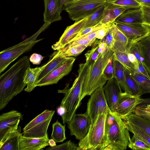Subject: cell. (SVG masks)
<instances>
[{
  "instance_id": "2e32d148",
  "label": "cell",
  "mask_w": 150,
  "mask_h": 150,
  "mask_svg": "<svg viewBox=\"0 0 150 150\" xmlns=\"http://www.w3.org/2000/svg\"><path fill=\"white\" fill-rule=\"evenodd\" d=\"M104 94L110 109L115 112L118 97L122 92L121 87L115 78L108 80L103 87Z\"/></svg>"
},
{
  "instance_id": "f6af8a7d",
  "label": "cell",
  "mask_w": 150,
  "mask_h": 150,
  "mask_svg": "<svg viewBox=\"0 0 150 150\" xmlns=\"http://www.w3.org/2000/svg\"><path fill=\"white\" fill-rule=\"evenodd\" d=\"M141 8L143 15V24L150 27V7L141 6Z\"/></svg>"
},
{
  "instance_id": "f35d334b",
  "label": "cell",
  "mask_w": 150,
  "mask_h": 150,
  "mask_svg": "<svg viewBox=\"0 0 150 150\" xmlns=\"http://www.w3.org/2000/svg\"><path fill=\"white\" fill-rule=\"evenodd\" d=\"M47 150H80L77 144L69 140L60 145L53 147L50 146L46 149Z\"/></svg>"
},
{
  "instance_id": "4dcf8cb0",
  "label": "cell",
  "mask_w": 150,
  "mask_h": 150,
  "mask_svg": "<svg viewBox=\"0 0 150 150\" xmlns=\"http://www.w3.org/2000/svg\"><path fill=\"white\" fill-rule=\"evenodd\" d=\"M106 3L115 5L126 10L139 8L141 5L135 0H106Z\"/></svg>"
},
{
  "instance_id": "db71d44e",
  "label": "cell",
  "mask_w": 150,
  "mask_h": 150,
  "mask_svg": "<svg viewBox=\"0 0 150 150\" xmlns=\"http://www.w3.org/2000/svg\"><path fill=\"white\" fill-rule=\"evenodd\" d=\"M57 111L58 114L61 116H62L65 112V110L64 108L60 106L57 108Z\"/></svg>"
},
{
  "instance_id": "ba28073f",
  "label": "cell",
  "mask_w": 150,
  "mask_h": 150,
  "mask_svg": "<svg viewBox=\"0 0 150 150\" xmlns=\"http://www.w3.org/2000/svg\"><path fill=\"white\" fill-rule=\"evenodd\" d=\"M55 110H45L23 128V136L28 137H48L47 130Z\"/></svg>"
},
{
  "instance_id": "681fc988",
  "label": "cell",
  "mask_w": 150,
  "mask_h": 150,
  "mask_svg": "<svg viewBox=\"0 0 150 150\" xmlns=\"http://www.w3.org/2000/svg\"><path fill=\"white\" fill-rule=\"evenodd\" d=\"M96 31L97 30L90 33L86 35H85L82 37L80 38H84L90 41L95 42V40L96 39Z\"/></svg>"
},
{
  "instance_id": "9f6ffc18",
  "label": "cell",
  "mask_w": 150,
  "mask_h": 150,
  "mask_svg": "<svg viewBox=\"0 0 150 150\" xmlns=\"http://www.w3.org/2000/svg\"><path fill=\"white\" fill-rule=\"evenodd\" d=\"M63 3L64 4L67 2L69 1L73 0H61Z\"/></svg>"
},
{
  "instance_id": "e0dca14e",
  "label": "cell",
  "mask_w": 150,
  "mask_h": 150,
  "mask_svg": "<svg viewBox=\"0 0 150 150\" xmlns=\"http://www.w3.org/2000/svg\"><path fill=\"white\" fill-rule=\"evenodd\" d=\"M45 10L44 22L50 23L61 20V14L63 10V4L61 0H43Z\"/></svg>"
},
{
  "instance_id": "7dc6e473",
  "label": "cell",
  "mask_w": 150,
  "mask_h": 150,
  "mask_svg": "<svg viewBox=\"0 0 150 150\" xmlns=\"http://www.w3.org/2000/svg\"><path fill=\"white\" fill-rule=\"evenodd\" d=\"M43 57L40 54L34 53L30 57L29 60L33 64L39 65L43 59Z\"/></svg>"
},
{
  "instance_id": "11a10c76",
  "label": "cell",
  "mask_w": 150,
  "mask_h": 150,
  "mask_svg": "<svg viewBox=\"0 0 150 150\" xmlns=\"http://www.w3.org/2000/svg\"><path fill=\"white\" fill-rule=\"evenodd\" d=\"M49 145L50 146L53 147L56 145V142L52 139H49L48 141Z\"/></svg>"
},
{
  "instance_id": "7a4b0ae2",
  "label": "cell",
  "mask_w": 150,
  "mask_h": 150,
  "mask_svg": "<svg viewBox=\"0 0 150 150\" xmlns=\"http://www.w3.org/2000/svg\"><path fill=\"white\" fill-rule=\"evenodd\" d=\"M79 67L78 76L72 86L69 88L68 84L63 90L58 91V93L64 95L60 105L65 110L64 114L61 116L63 124L67 123L74 118L76 110L81 104L82 86L88 66L86 62L80 64Z\"/></svg>"
},
{
  "instance_id": "e575fe53",
  "label": "cell",
  "mask_w": 150,
  "mask_h": 150,
  "mask_svg": "<svg viewBox=\"0 0 150 150\" xmlns=\"http://www.w3.org/2000/svg\"><path fill=\"white\" fill-rule=\"evenodd\" d=\"M130 73L141 88L143 94L150 93V79L136 72Z\"/></svg>"
},
{
  "instance_id": "d6a6232c",
  "label": "cell",
  "mask_w": 150,
  "mask_h": 150,
  "mask_svg": "<svg viewBox=\"0 0 150 150\" xmlns=\"http://www.w3.org/2000/svg\"><path fill=\"white\" fill-rule=\"evenodd\" d=\"M129 131L135 134L150 146V136L141 129L125 121Z\"/></svg>"
},
{
  "instance_id": "b9f144b4",
  "label": "cell",
  "mask_w": 150,
  "mask_h": 150,
  "mask_svg": "<svg viewBox=\"0 0 150 150\" xmlns=\"http://www.w3.org/2000/svg\"><path fill=\"white\" fill-rule=\"evenodd\" d=\"M113 56L114 54L110 58L109 61L103 71V77L107 81L113 77Z\"/></svg>"
},
{
  "instance_id": "6da1fadb",
  "label": "cell",
  "mask_w": 150,
  "mask_h": 150,
  "mask_svg": "<svg viewBox=\"0 0 150 150\" xmlns=\"http://www.w3.org/2000/svg\"><path fill=\"white\" fill-rule=\"evenodd\" d=\"M30 67L29 58L24 56L0 76V110L21 92L26 85L24 78L27 69Z\"/></svg>"
},
{
  "instance_id": "ee69618b",
  "label": "cell",
  "mask_w": 150,
  "mask_h": 150,
  "mask_svg": "<svg viewBox=\"0 0 150 150\" xmlns=\"http://www.w3.org/2000/svg\"><path fill=\"white\" fill-rule=\"evenodd\" d=\"M129 53L133 54L138 61L140 63H142L143 59L136 42L131 44L129 49Z\"/></svg>"
},
{
  "instance_id": "ac0fdd59",
  "label": "cell",
  "mask_w": 150,
  "mask_h": 150,
  "mask_svg": "<svg viewBox=\"0 0 150 150\" xmlns=\"http://www.w3.org/2000/svg\"><path fill=\"white\" fill-rule=\"evenodd\" d=\"M48 137L42 138L25 137L19 138V150H40L49 145Z\"/></svg>"
},
{
  "instance_id": "f546056e",
  "label": "cell",
  "mask_w": 150,
  "mask_h": 150,
  "mask_svg": "<svg viewBox=\"0 0 150 150\" xmlns=\"http://www.w3.org/2000/svg\"><path fill=\"white\" fill-rule=\"evenodd\" d=\"M107 5L108 6L107 11L105 18L108 22L111 23L114 22L117 18L127 10L118 6Z\"/></svg>"
},
{
  "instance_id": "c3c4849f",
  "label": "cell",
  "mask_w": 150,
  "mask_h": 150,
  "mask_svg": "<svg viewBox=\"0 0 150 150\" xmlns=\"http://www.w3.org/2000/svg\"><path fill=\"white\" fill-rule=\"evenodd\" d=\"M134 72L141 74L146 77L150 79V76L142 63L139 62L138 67Z\"/></svg>"
},
{
  "instance_id": "d4e9b609",
  "label": "cell",
  "mask_w": 150,
  "mask_h": 150,
  "mask_svg": "<svg viewBox=\"0 0 150 150\" xmlns=\"http://www.w3.org/2000/svg\"><path fill=\"white\" fill-rule=\"evenodd\" d=\"M122 119L141 129L150 136V119L137 115L134 112Z\"/></svg>"
},
{
  "instance_id": "30bf717a",
  "label": "cell",
  "mask_w": 150,
  "mask_h": 150,
  "mask_svg": "<svg viewBox=\"0 0 150 150\" xmlns=\"http://www.w3.org/2000/svg\"><path fill=\"white\" fill-rule=\"evenodd\" d=\"M112 23L125 36L130 44L150 35V27L143 24H126L116 21Z\"/></svg>"
},
{
  "instance_id": "603a6c76",
  "label": "cell",
  "mask_w": 150,
  "mask_h": 150,
  "mask_svg": "<svg viewBox=\"0 0 150 150\" xmlns=\"http://www.w3.org/2000/svg\"><path fill=\"white\" fill-rule=\"evenodd\" d=\"M140 51L142 64L150 76V35L136 42Z\"/></svg>"
},
{
  "instance_id": "cb8c5ba5",
  "label": "cell",
  "mask_w": 150,
  "mask_h": 150,
  "mask_svg": "<svg viewBox=\"0 0 150 150\" xmlns=\"http://www.w3.org/2000/svg\"><path fill=\"white\" fill-rule=\"evenodd\" d=\"M45 64L42 66L36 67L35 68L29 67L27 69L24 78V81L26 84L27 87L24 90L30 92L35 87V85L38 77L42 71L45 67Z\"/></svg>"
},
{
  "instance_id": "bcb514c9",
  "label": "cell",
  "mask_w": 150,
  "mask_h": 150,
  "mask_svg": "<svg viewBox=\"0 0 150 150\" xmlns=\"http://www.w3.org/2000/svg\"><path fill=\"white\" fill-rule=\"evenodd\" d=\"M112 25V23L108 24L96 31V38L102 39L106 35Z\"/></svg>"
},
{
  "instance_id": "3957f363",
  "label": "cell",
  "mask_w": 150,
  "mask_h": 150,
  "mask_svg": "<svg viewBox=\"0 0 150 150\" xmlns=\"http://www.w3.org/2000/svg\"><path fill=\"white\" fill-rule=\"evenodd\" d=\"M114 52L110 49L105 55L99 54L95 63L88 66L86 74L84 80L81 100L86 96H90L98 88L104 86L107 81L103 77L104 71L108 64Z\"/></svg>"
},
{
  "instance_id": "5bb4252c",
  "label": "cell",
  "mask_w": 150,
  "mask_h": 150,
  "mask_svg": "<svg viewBox=\"0 0 150 150\" xmlns=\"http://www.w3.org/2000/svg\"><path fill=\"white\" fill-rule=\"evenodd\" d=\"M21 117V113L15 110H12L0 115V141L9 133L18 129Z\"/></svg>"
},
{
  "instance_id": "f907efd6",
  "label": "cell",
  "mask_w": 150,
  "mask_h": 150,
  "mask_svg": "<svg viewBox=\"0 0 150 150\" xmlns=\"http://www.w3.org/2000/svg\"><path fill=\"white\" fill-rule=\"evenodd\" d=\"M128 56L129 61L134 65L135 70L138 67L139 62L132 54L129 53H128Z\"/></svg>"
},
{
  "instance_id": "5b68a950",
  "label": "cell",
  "mask_w": 150,
  "mask_h": 150,
  "mask_svg": "<svg viewBox=\"0 0 150 150\" xmlns=\"http://www.w3.org/2000/svg\"><path fill=\"white\" fill-rule=\"evenodd\" d=\"M107 113L99 114L94 123H91L87 134L79 142L80 150H104L106 143L105 125Z\"/></svg>"
},
{
  "instance_id": "52a82bcc",
  "label": "cell",
  "mask_w": 150,
  "mask_h": 150,
  "mask_svg": "<svg viewBox=\"0 0 150 150\" xmlns=\"http://www.w3.org/2000/svg\"><path fill=\"white\" fill-rule=\"evenodd\" d=\"M40 34L37 32L31 37L12 47L6 48L0 52V74L13 62L19 56L30 50L33 47L42 39L36 40Z\"/></svg>"
},
{
  "instance_id": "7bdbcfd3",
  "label": "cell",
  "mask_w": 150,
  "mask_h": 150,
  "mask_svg": "<svg viewBox=\"0 0 150 150\" xmlns=\"http://www.w3.org/2000/svg\"><path fill=\"white\" fill-rule=\"evenodd\" d=\"M99 41L106 43L107 47L109 49H112L115 42V40L111 28L105 37L102 39L100 40Z\"/></svg>"
},
{
  "instance_id": "9c48e42d",
  "label": "cell",
  "mask_w": 150,
  "mask_h": 150,
  "mask_svg": "<svg viewBox=\"0 0 150 150\" xmlns=\"http://www.w3.org/2000/svg\"><path fill=\"white\" fill-rule=\"evenodd\" d=\"M103 87H100L94 91L91 95L87 103L86 113L90 117L91 124L94 123L99 114L107 113L110 110L104 94Z\"/></svg>"
},
{
  "instance_id": "1f68e13d",
  "label": "cell",
  "mask_w": 150,
  "mask_h": 150,
  "mask_svg": "<svg viewBox=\"0 0 150 150\" xmlns=\"http://www.w3.org/2000/svg\"><path fill=\"white\" fill-rule=\"evenodd\" d=\"M114 58L121 63L126 69L131 73L135 71V69L133 64L129 61L128 54L122 52H114Z\"/></svg>"
},
{
  "instance_id": "7c38bea8",
  "label": "cell",
  "mask_w": 150,
  "mask_h": 150,
  "mask_svg": "<svg viewBox=\"0 0 150 150\" xmlns=\"http://www.w3.org/2000/svg\"><path fill=\"white\" fill-rule=\"evenodd\" d=\"M67 124L70 135L74 136L76 139L80 141L87 134L91 127V121L85 112L76 114Z\"/></svg>"
},
{
  "instance_id": "ffe728a7",
  "label": "cell",
  "mask_w": 150,
  "mask_h": 150,
  "mask_svg": "<svg viewBox=\"0 0 150 150\" xmlns=\"http://www.w3.org/2000/svg\"><path fill=\"white\" fill-rule=\"evenodd\" d=\"M115 21L126 24H143V15L141 7L127 10Z\"/></svg>"
},
{
  "instance_id": "f5cc1de1",
  "label": "cell",
  "mask_w": 150,
  "mask_h": 150,
  "mask_svg": "<svg viewBox=\"0 0 150 150\" xmlns=\"http://www.w3.org/2000/svg\"><path fill=\"white\" fill-rule=\"evenodd\" d=\"M150 105V98L143 99L142 98V102L139 104L138 106H141Z\"/></svg>"
},
{
  "instance_id": "74e56055",
  "label": "cell",
  "mask_w": 150,
  "mask_h": 150,
  "mask_svg": "<svg viewBox=\"0 0 150 150\" xmlns=\"http://www.w3.org/2000/svg\"><path fill=\"white\" fill-rule=\"evenodd\" d=\"M98 44L94 43L91 50L88 51L85 54L86 62L88 66L93 65L99 55L98 50Z\"/></svg>"
},
{
  "instance_id": "f1b7e54d",
  "label": "cell",
  "mask_w": 150,
  "mask_h": 150,
  "mask_svg": "<svg viewBox=\"0 0 150 150\" xmlns=\"http://www.w3.org/2000/svg\"><path fill=\"white\" fill-rule=\"evenodd\" d=\"M52 131L51 137L57 142H62L66 139L65 124L62 125L57 120L52 125Z\"/></svg>"
},
{
  "instance_id": "d6986e66",
  "label": "cell",
  "mask_w": 150,
  "mask_h": 150,
  "mask_svg": "<svg viewBox=\"0 0 150 150\" xmlns=\"http://www.w3.org/2000/svg\"><path fill=\"white\" fill-rule=\"evenodd\" d=\"M71 57H63L57 54V50L53 52L50 56L48 61L45 64V67L38 77L36 83L70 59Z\"/></svg>"
},
{
  "instance_id": "816d5d0a",
  "label": "cell",
  "mask_w": 150,
  "mask_h": 150,
  "mask_svg": "<svg viewBox=\"0 0 150 150\" xmlns=\"http://www.w3.org/2000/svg\"><path fill=\"white\" fill-rule=\"evenodd\" d=\"M141 6L150 7V0H135Z\"/></svg>"
},
{
  "instance_id": "277c9868",
  "label": "cell",
  "mask_w": 150,
  "mask_h": 150,
  "mask_svg": "<svg viewBox=\"0 0 150 150\" xmlns=\"http://www.w3.org/2000/svg\"><path fill=\"white\" fill-rule=\"evenodd\" d=\"M115 120L105 129L106 143L104 150H125L130 137L129 130L121 117L114 112Z\"/></svg>"
},
{
  "instance_id": "83f0119b",
  "label": "cell",
  "mask_w": 150,
  "mask_h": 150,
  "mask_svg": "<svg viewBox=\"0 0 150 150\" xmlns=\"http://www.w3.org/2000/svg\"><path fill=\"white\" fill-rule=\"evenodd\" d=\"M113 77L119 84L121 88L125 89V68L118 60L114 58L113 60Z\"/></svg>"
},
{
  "instance_id": "7402d4cb",
  "label": "cell",
  "mask_w": 150,
  "mask_h": 150,
  "mask_svg": "<svg viewBox=\"0 0 150 150\" xmlns=\"http://www.w3.org/2000/svg\"><path fill=\"white\" fill-rule=\"evenodd\" d=\"M22 134L18 130L11 132L0 141V150H19V141Z\"/></svg>"
},
{
  "instance_id": "8992f818",
  "label": "cell",
  "mask_w": 150,
  "mask_h": 150,
  "mask_svg": "<svg viewBox=\"0 0 150 150\" xmlns=\"http://www.w3.org/2000/svg\"><path fill=\"white\" fill-rule=\"evenodd\" d=\"M106 2V0H73L64 3L63 9L76 21L92 15Z\"/></svg>"
},
{
  "instance_id": "60d3db41",
  "label": "cell",
  "mask_w": 150,
  "mask_h": 150,
  "mask_svg": "<svg viewBox=\"0 0 150 150\" xmlns=\"http://www.w3.org/2000/svg\"><path fill=\"white\" fill-rule=\"evenodd\" d=\"M134 112L137 115L150 119V105L137 106Z\"/></svg>"
},
{
  "instance_id": "8fae6325",
  "label": "cell",
  "mask_w": 150,
  "mask_h": 150,
  "mask_svg": "<svg viewBox=\"0 0 150 150\" xmlns=\"http://www.w3.org/2000/svg\"><path fill=\"white\" fill-rule=\"evenodd\" d=\"M141 96L122 92L118 97L115 112L122 119L133 113L136 108L142 102Z\"/></svg>"
},
{
  "instance_id": "8d00e7d4",
  "label": "cell",
  "mask_w": 150,
  "mask_h": 150,
  "mask_svg": "<svg viewBox=\"0 0 150 150\" xmlns=\"http://www.w3.org/2000/svg\"><path fill=\"white\" fill-rule=\"evenodd\" d=\"M108 24H105L101 21L98 24L93 26L84 28L81 30L77 35L69 42V43H70L74 40L79 39L82 37L90 33L97 30Z\"/></svg>"
},
{
  "instance_id": "4fadbf2b",
  "label": "cell",
  "mask_w": 150,
  "mask_h": 150,
  "mask_svg": "<svg viewBox=\"0 0 150 150\" xmlns=\"http://www.w3.org/2000/svg\"><path fill=\"white\" fill-rule=\"evenodd\" d=\"M76 58L71 57L49 74L37 82L35 87L41 86L57 83L71 71Z\"/></svg>"
},
{
  "instance_id": "836d02e7",
  "label": "cell",
  "mask_w": 150,
  "mask_h": 150,
  "mask_svg": "<svg viewBox=\"0 0 150 150\" xmlns=\"http://www.w3.org/2000/svg\"><path fill=\"white\" fill-rule=\"evenodd\" d=\"M128 146L133 150H150V146L135 134L129 138Z\"/></svg>"
},
{
  "instance_id": "d590c367",
  "label": "cell",
  "mask_w": 150,
  "mask_h": 150,
  "mask_svg": "<svg viewBox=\"0 0 150 150\" xmlns=\"http://www.w3.org/2000/svg\"><path fill=\"white\" fill-rule=\"evenodd\" d=\"M85 45L72 47L64 50L60 49L57 50V54L63 57H76L80 54L87 47Z\"/></svg>"
},
{
  "instance_id": "484cf974",
  "label": "cell",
  "mask_w": 150,
  "mask_h": 150,
  "mask_svg": "<svg viewBox=\"0 0 150 150\" xmlns=\"http://www.w3.org/2000/svg\"><path fill=\"white\" fill-rule=\"evenodd\" d=\"M125 92L134 95H141L142 91L137 82L129 71L125 69Z\"/></svg>"
},
{
  "instance_id": "9a60e30c",
  "label": "cell",
  "mask_w": 150,
  "mask_h": 150,
  "mask_svg": "<svg viewBox=\"0 0 150 150\" xmlns=\"http://www.w3.org/2000/svg\"><path fill=\"white\" fill-rule=\"evenodd\" d=\"M89 16L75 21L74 24L67 26L59 40L52 46V48L54 50H58L65 46L81 30L84 28Z\"/></svg>"
},
{
  "instance_id": "ab89813d",
  "label": "cell",
  "mask_w": 150,
  "mask_h": 150,
  "mask_svg": "<svg viewBox=\"0 0 150 150\" xmlns=\"http://www.w3.org/2000/svg\"><path fill=\"white\" fill-rule=\"evenodd\" d=\"M94 42L84 38H80L68 44L64 47L61 49L64 50L72 47L80 45H85L88 47L92 45Z\"/></svg>"
},
{
  "instance_id": "44dd1931",
  "label": "cell",
  "mask_w": 150,
  "mask_h": 150,
  "mask_svg": "<svg viewBox=\"0 0 150 150\" xmlns=\"http://www.w3.org/2000/svg\"><path fill=\"white\" fill-rule=\"evenodd\" d=\"M111 29L115 40L112 48L113 52H122L128 54L131 44L127 37L113 23Z\"/></svg>"
},
{
  "instance_id": "4316f807",
  "label": "cell",
  "mask_w": 150,
  "mask_h": 150,
  "mask_svg": "<svg viewBox=\"0 0 150 150\" xmlns=\"http://www.w3.org/2000/svg\"><path fill=\"white\" fill-rule=\"evenodd\" d=\"M108 9L106 3L92 15L89 16L84 28L93 26L100 23L106 15Z\"/></svg>"
}]
</instances>
